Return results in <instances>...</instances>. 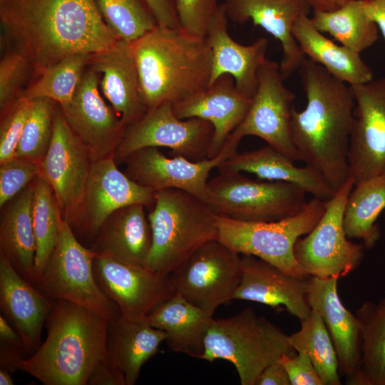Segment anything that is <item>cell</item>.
Returning a JSON list of instances; mask_svg holds the SVG:
<instances>
[{
    "instance_id": "obj_38",
    "label": "cell",
    "mask_w": 385,
    "mask_h": 385,
    "mask_svg": "<svg viewBox=\"0 0 385 385\" xmlns=\"http://www.w3.org/2000/svg\"><path fill=\"white\" fill-rule=\"evenodd\" d=\"M89 57L76 54L46 68L17 98L29 101L46 98L57 102L61 107L66 106L72 100Z\"/></svg>"
},
{
    "instance_id": "obj_52",
    "label": "cell",
    "mask_w": 385,
    "mask_h": 385,
    "mask_svg": "<svg viewBox=\"0 0 385 385\" xmlns=\"http://www.w3.org/2000/svg\"><path fill=\"white\" fill-rule=\"evenodd\" d=\"M349 1L351 0H309L314 9L326 11L336 9Z\"/></svg>"
},
{
    "instance_id": "obj_24",
    "label": "cell",
    "mask_w": 385,
    "mask_h": 385,
    "mask_svg": "<svg viewBox=\"0 0 385 385\" xmlns=\"http://www.w3.org/2000/svg\"><path fill=\"white\" fill-rule=\"evenodd\" d=\"M228 17L223 4L218 5L208 25L205 39L212 56L210 85L224 74L230 75L241 93L252 98L258 71L267 59L269 41L259 38L250 45L235 41L228 32Z\"/></svg>"
},
{
    "instance_id": "obj_26",
    "label": "cell",
    "mask_w": 385,
    "mask_h": 385,
    "mask_svg": "<svg viewBox=\"0 0 385 385\" xmlns=\"http://www.w3.org/2000/svg\"><path fill=\"white\" fill-rule=\"evenodd\" d=\"M87 67L101 75V90L125 126L145 113L140 96L139 77L130 43L117 40L90 55Z\"/></svg>"
},
{
    "instance_id": "obj_35",
    "label": "cell",
    "mask_w": 385,
    "mask_h": 385,
    "mask_svg": "<svg viewBox=\"0 0 385 385\" xmlns=\"http://www.w3.org/2000/svg\"><path fill=\"white\" fill-rule=\"evenodd\" d=\"M355 315L361 334V361L355 385H385V294L366 301Z\"/></svg>"
},
{
    "instance_id": "obj_20",
    "label": "cell",
    "mask_w": 385,
    "mask_h": 385,
    "mask_svg": "<svg viewBox=\"0 0 385 385\" xmlns=\"http://www.w3.org/2000/svg\"><path fill=\"white\" fill-rule=\"evenodd\" d=\"M309 278L289 274L252 255L241 257V278L233 299L264 304L272 308L284 307L300 322L309 317Z\"/></svg>"
},
{
    "instance_id": "obj_44",
    "label": "cell",
    "mask_w": 385,
    "mask_h": 385,
    "mask_svg": "<svg viewBox=\"0 0 385 385\" xmlns=\"http://www.w3.org/2000/svg\"><path fill=\"white\" fill-rule=\"evenodd\" d=\"M218 5L217 0H175L180 28L192 36L205 38Z\"/></svg>"
},
{
    "instance_id": "obj_14",
    "label": "cell",
    "mask_w": 385,
    "mask_h": 385,
    "mask_svg": "<svg viewBox=\"0 0 385 385\" xmlns=\"http://www.w3.org/2000/svg\"><path fill=\"white\" fill-rule=\"evenodd\" d=\"M279 65L266 59L257 74V87L249 111L230 135L241 141L253 135L263 139L293 162L301 160L291 135L292 103L294 93L284 84Z\"/></svg>"
},
{
    "instance_id": "obj_17",
    "label": "cell",
    "mask_w": 385,
    "mask_h": 385,
    "mask_svg": "<svg viewBox=\"0 0 385 385\" xmlns=\"http://www.w3.org/2000/svg\"><path fill=\"white\" fill-rule=\"evenodd\" d=\"M96 282L103 293L119 308L121 317L141 320L159 304L174 294L169 275L144 266L96 253L93 262Z\"/></svg>"
},
{
    "instance_id": "obj_10",
    "label": "cell",
    "mask_w": 385,
    "mask_h": 385,
    "mask_svg": "<svg viewBox=\"0 0 385 385\" xmlns=\"http://www.w3.org/2000/svg\"><path fill=\"white\" fill-rule=\"evenodd\" d=\"M354 186V180L349 177L327 201L325 211L316 226L296 241L295 258L308 276L339 279L351 272L361 262L363 244L349 240L344 227L345 205Z\"/></svg>"
},
{
    "instance_id": "obj_13",
    "label": "cell",
    "mask_w": 385,
    "mask_h": 385,
    "mask_svg": "<svg viewBox=\"0 0 385 385\" xmlns=\"http://www.w3.org/2000/svg\"><path fill=\"white\" fill-rule=\"evenodd\" d=\"M92 160L68 125L62 110L55 111L53 136L39 163V175L52 188L61 216L73 231L79 226L86 185Z\"/></svg>"
},
{
    "instance_id": "obj_42",
    "label": "cell",
    "mask_w": 385,
    "mask_h": 385,
    "mask_svg": "<svg viewBox=\"0 0 385 385\" xmlns=\"http://www.w3.org/2000/svg\"><path fill=\"white\" fill-rule=\"evenodd\" d=\"M33 106V101L17 98L1 113L0 163L16 156V150Z\"/></svg>"
},
{
    "instance_id": "obj_2",
    "label": "cell",
    "mask_w": 385,
    "mask_h": 385,
    "mask_svg": "<svg viewBox=\"0 0 385 385\" xmlns=\"http://www.w3.org/2000/svg\"><path fill=\"white\" fill-rule=\"evenodd\" d=\"M307 104L291 113V135L301 160L336 191L350 177L348 162L355 100L351 86L306 58L299 68Z\"/></svg>"
},
{
    "instance_id": "obj_36",
    "label": "cell",
    "mask_w": 385,
    "mask_h": 385,
    "mask_svg": "<svg viewBox=\"0 0 385 385\" xmlns=\"http://www.w3.org/2000/svg\"><path fill=\"white\" fill-rule=\"evenodd\" d=\"M296 352L312 361L324 385H341L339 366L334 345L320 314L314 309L301 321L300 329L289 335Z\"/></svg>"
},
{
    "instance_id": "obj_19",
    "label": "cell",
    "mask_w": 385,
    "mask_h": 385,
    "mask_svg": "<svg viewBox=\"0 0 385 385\" xmlns=\"http://www.w3.org/2000/svg\"><path fill=\"white\" fill-rule=\"evenodd\" d=\"M156 192L123 173L113 156L91 163L78 230L96 237L106 220L116 210L134 204L153 207Z\"/></svg>"
},
{
    "instance_id": "obj_34",
    "label": "cell",
    "mask_w": 385,
    "mask_h": 385,
    "mask_svg": "<svg viewBox=\"0 0 385 385\" xmlns=\"http://www.w3.org/2000/svg\"><path fill=\"white\" fill-rule=\"evenodd\" d=\"M312 20L319 31L359 53L379 38V28L366 11L365 0H351L330 11L314 9Z\"/></svg>"
},
{
    "instance_id": "obj_46",
    "label": "cell",
    "mask_w": 385,
    "mask_h": 385,
    "mask_svg": "<svg viewBox=\"0 0 385 385\" xmlns=\"http://www.w3.org/2000/svg\"><path fill=\"white\" fill-rule=\"evenodd\" d=\"M153 14L158 26L180 28L176 13L175 0H144Z\"/></svg>"
},
{
    "instance_id": "obj_28",
    "label": "cell",
    "mask_w": 385,
    "mask_h": 385,
    "mask_svg": "<svg viewBox=\"0 0 385 385\" xmlns=\"http://www.w3.org/2000/svg\"><path fill=\"white\" fill-rule=\"evenodd\" d=\"M145 207L134 204L114 212L95 237L92 250L145 267L152 245V232Z\"/></svg>"
},
{
    "instance_id": "obj_23",
    "label": "cell",
    "mask_w": 385,
    "mask_h": 385,
    "mask_svg": "<svg viewBox=\"0 0 385 385\" xmlns=\"http://www.w3.org/2000/svg\"><path fill=\"white\" fill-rule=\"evenodd\" d=\"M251 103V98L237 90L234 78L224 74L207 88L173 104V108L180 119L199 118L212 123L214 135L207 158H212L242 122Z\"/></svg>"
},
{
    "instance_id": "obj_31",
    "label": "cell",
    "mask_w": 385,
    "mask_h": 385,
    "mask_svg": "<svg viewBox=\"0 0 385 385\" xmlns=\"http://www.w3.org/2000/svg\"><path fill=\"white\" fill-rule=\"evenodd\" d=\"M292 34L302 53L337 79L349 86L366 83L374 79L372 69L359 53L337 45L324 36L308 14L301 16L296 21Z\"/></svg>"
},
{
    "instance_id": "obj_39",
    "label": "cell",
    "mask_w": 385,
    "mask_h": 385,
    "mask_svg": "<svg viewBox=\"0 0 385 385\" xmlns=\"http://www.w3.org/2000/svg\"><path fill=\"white\" fill-rule=\"evenodd\" d=\"M106 24L118 40L133 43L158 24L144 0H96Z\"/></svg>"
},
{
    "instance_id": "obj_6",
    "label": "cell",
    "mask_w": 385,
    "mask_h": 385,
    "mask_svg": "<svg viewBox=\"0 0 385 385\" xmlns=\"http://www.w3.org/2000/svg\"><path fill=\"white\" fill-rule=\"evenodd\" d=\"M296 353L289 335L251 307L225 319H213L198 359L230 361L242 385H256L262 371L282 355Z\"/></svg>"
},
{
    "instance_id": "obj_9",
    "label": "cell",
    "mask_w": 385,
    "mask_h": 385,
    "mask_svg": "<svg viewBox=\"0 0 385 385\" xmlns=\"http://www.w3.org/2000/svg\"><path fill=\"white\" fill-rule=\"evenodd\" d=\"M207 204L217 215L245 222H273L295 215L306 192L291 183L252 180L241 172L220 173L208 180Z\"/></svg>"
},
{
    "instance_id": "obj_18",
    "label": "cell",
    "mask_w": 385,
    "mask_h": 385,
    "mask_svg": "<svg viewBox=\"0 0 385 385\" xmlns=\"http://www.w3.org/2000/svg\"><path fill=\"white\" fill-rule=\"evenodd\" d=\"M99 75L86 67L72 100L61 107L68 125L96 161L113 156L125 130V125L99 91Z\"/></svg>"
},
{
    "instance_id": "obj_21",
    "label": "cell",
    "mask_w": 385,
    "mask_h": 385,
    "mask_svg": "<svg viewBox=\"0 0 385 385\" xmlns=\"http://www.w3.org/2000/svg\"><path fill=\"white\" fill-rule=\"evenodd\" d=\"M222 4L229 19L240 24L251 21L280 42L279 70L284 80L299 70L306 57L292 34V27L301 16L308 14L309 0H225Z\"/></svg>"
},
{
    "instance_id": "obj_40",
    "label": "cell",
    "mask_w": 385,
    "mask_h": 385,
    "mask_svg": "<svg viewBox=\"0 0 385 385\" xmlns=\"http://www.w3.org/2000/svg\"><path fill=\"white\" fill-rule=\"evenodd\" d=\"M33 106L19 142L16 156L38 164L46 155L53 136L55 108L53 101L42 98Z\"/></svg>"
},
{
    "instance_id": "obj_43",
    "label": "cell",
    "mask_w": 385,
    "mask_h": 385,
    "mask_svg": "<svg viewBox=\"0 0 385 385\" xmlns=\"http://www.w3.org/2000/svg\"><path fill=\"white\" fill-rule=\"evenodd\" d=\"M39 170V164L17 156L0 163V207L32 183Z\"/></svg>"
},
{
    "instance_id": "obj_45",
    "label": "cell",
    "mask_w": 385,
    "mask_h": 385,
    "mask_svg": "<svg viewBox=\"0 0 385 385\" xmlns=\"http://www.w3.org/2000/svg\"><path fill=\"white\" fill-rule=\"evenodd\" d=\"M278 360L285 368L291 385H324L312 361L305 354H283Z\"/></svg>"
},
{
    "instance_id": "obj_50",
    "label": "cell",
    "mask_w": 385,
    "mask_h": 385,
    "mask_svg": "<svg viewBox=\"0 0 385 385\" xmlns=\"http://www.w3.org/2000/svg\"><path fill=\"white\" fill-rule=\"evenodd\" d=\"M366 11L376 23L385 39V0L366 1Z\"/></svg>"
},
{
    "instance_id": "obj_8",
    "label": "cell",
    "mask_w": 385,
    "mask_h": 385,
    "mask_svg": "<svg viewBox=\"0 0 385 385\" xmlns=\"http://www.w3.org/2000/svg\"><path fill=\"white\" fill-rule=\"evenodd\" d=\"M96 255L79 242L62 217L56 247L35 285L54 301L71 302L112 322L121 314L96 282L93 270Z\"/></svg>"
},
{
    "instance_id": "obj_48",
    "label": "cell",
    "mask_w": 385,
    "mask_h": 385,
    "mask_svg": "<svg viewBox=\"0 0 385 385\" xmlns=\"http://www.w3.org/2000/svg\"><path fill=\"white\" fill-rule=\"evenodd\" d=\"M25 354L22 346L0 344V369L11 374L19 370L21 362L25 359Z\"/></svg>"
},
{
    "instance_id": "obj_33",
    "label": "cell",
    "mask_w": 385,
    "mask_h": 385,
    "mask_svg": "<svg viewBox=\"0 0 385 385\" xmlns=\"http://www.w3.org/2000/svg\"><path fill=\"white\" fill-rule=\"evenodd\" d=\"M385 210V175L362 181L351 190L345 205L344 227L349 239L362 241L372 248L381 236L376 221Z\"/></svg>"
},
{
    "instance_id": "obj_51",
    "label": "cell",
    "mask_w": 385,
    "mask_h": 385,
    "mask_svg": "<svg viewBox=\"0 0 385 385\" xmlns=\"http://www.w3.org/2000/svg\"><path fill=\"white\" fill-rule=\"evenodd\" d=\"M0 344L24 347L19 334L2 314H0Z\"/></svg>"
},
{
    "instance_id": "obj_22",
    "label": "cell",
    "mask_w": 385,
    "mask_h": 385,
    "mask_svg": "<svg viewBox=\"0 0 385 385\" xmlns=\"http://www.w3.org/2000/svg\"><path fill=\"white\" fill-rule=\"evenodd\" d=\"M337 277L309 279L308 300L322 317L334 345L339 371L346 384L355 385L361 361V334L359 321L341 301Z\"/></svg>"
},
{
    "instance_id": "obj_30",
    "label": "cell",
    "mask_w": 385,
    "mask_h": 385,
    "mask_svg": "<svg viewBox=\"0 0 385 385\" xmlns=\"http://www.w3.org/2000/svg\"><path fill=\"white\" fill-rule=\"evenodd\" d=\"M166 338L164 331L150 326L145 318L130 320L120 316L109 322L106 359L124 373L126 385H134L143 364Z\"/></svg>"
},
{
    "instance_id": "obj_1",
    "label": "cell",
    "mask_w": 385,
    "mask_h": 385,
    "mask_svg": "<svg viewBox=\"0 0 385 385\" xmlns=\"http://www.w3.org/2000/svg\"><path fill=\"white\" fill-rule=\"evenodd\" d=\"M1 45L26 57L36 78L62 59L106 49L118 39L96 0H0Z\"/></svg>"
},
{
    "instance_id": "obj_3",
    "label": "cell",
    "mask_w": 385,
    "mask_h": 385,
    "mask_svg": "<svg viewBox=\"0 0 385 385\" xmlns=\"http://www.w3.org/2000/svg\"><path fill=\"white\" fill-rule=\"evenodd\" d=\"M46 337L19 370L45 385H86L107 357L109 322L65 300H56L46 319Z\"/></svg>"
},
{
    "instance_id": "obj_16",
    "label": "cell",
    "mask_w": 385,
    "mask_h": 385,
    "mask_svg": "<svg viewBox=\"0 0 385 385\" xmlns=\"http://www.w3.org/2000/svg\"><path fill=\"white\" fill-rule=\"evenodd\" d=\"M350 86L355 105L348 162L356 185L385 175V75Z\"/></svg>"
},
{
    "instance_id": "obj_25",
    "label": "cell",
    "mask_w": 385,
    "mask_h": 385,
    "mask_svg": "<svg viewBox=\"0 0 385 385\" xmlns=\"http://www.w3.org/2000/svg\"><path fill=\"white\" fill-rule=\"evenodd\" d=\"M56 301L23 277L0 253V307L23 342L26 354L41 345V333Z\"/></svg>"
},
{
    "instance_id": "obj_47",
    "label": "cell",
    "mask_w": 385,
    "mask_h": 385,
    "mask_svg": "<svg viewBox=\"0 0 385 385\" xmlns=\"http://www.w3.org/2000/svg\"><path fill=\"white\" fill-rule=\"evenodd\" d=\"M88 385H126L124 373L109 362L107 359L94 369Z\"/></svg>"
},
{
    "instance_id": "obj_29",
    "label": "cell",
    "mask_w": 385,
    "mask_h": 385,
    "mask_svg": "<svg viewBox=\"0 0 385 385\" xmlns=\"http://www.w3.org/2000/svg\"><path fill=\"white\" fill-rule=\"evenodd\" d=\"M148 323L166 333L169 348L175 352L199 358L213 320L212 314L174 293L146 317Z\"/></svg>"
},
{
    "instance_id": "obj_37",
    "label": "cell",
    "mask_w": 385,
    "mask_h": 385,
    "mask_svg": "<svg viewBox=\"0 0 385 385\" xmlns=\"http://www.w3.org/2000/svg\"><path fill=\"white\" fill-rule=\"evenodd\" d=\"M32 217L36 245L33 274L35 284L56 247L62 218L51 187L40 176L34 180Z\"/></svg>"
},
{
    "instance_id": "obj_49",
    "label": "cell",
    "mask_w": 385,
    "mask_h": 385,
    "mask_svg": "<svg viewBox=\"0 0 385 385\" xmlns=\"http://www.w3.org/2000/svg\"><path fill=\"white\" fill-rule=\"evenodd\" d=\"M256 385H291V384L285 368L277 359L262 371Z\"/></svg>"
},
{
    "instance_id": "obj_27",
    "label": "cell",
    "mask_w": 385,
    "mask_h": 385,
    "mask_svg": "<svg viewBox=\"0 0 385 385\" xmlns=\"http://www.w3.org/2000/svg\"><path fill=\"white\" fill-rule=\"evenodd\" d=\"M217 168L220 173L247 172L255 174L260 180L291 183L313 197L325 201L336 192L317 171L307 165L297 167L294 162L269 145L254 150L237 152Z\"/></svg>"
},
{
    "instance_id": "obj_4",
    "label": "cell",
    "mask_w": 385,
    "mask_h": 385,
    "mask_svg": "<svg viewBox=\"0 0 385 385\" xmlns=\"http://www.w3.org/2000/svg\"><path fill=\"white\" fill-rule=\"evenodd\" d=\"M130 43L146 111L176 103L209 86L212 56L205 38L157 26Z\"/></svg>"
},
{
    "instance_id": "obj_5",
    "label": "cell",
    "mask_w": 385,
    "mask_h": 385,
    "mask_svg": "<svg viewBox=\"0 0 385 385\" xmlns=\"http://www.w3.org/2000/svg\"><path fill=\"white\" fill-rule=\"evenodd\" d=\"M152 245L145 267L168 276L198 248L217 240L215 214L208 204L182 190L156 192L148 215Z\"/></svg>"
},
{
    "instance_id": "obj_12",
    "label": "cell",
    "mask_w": 385,
    "mask_h": 385,
    "mask_svg": "<svg viewBox=\"0 0 385 385\" xmlns=\"http://www.w3.org/2000/svg\"><path fill=\"white\" fill-rule=\"evenodd\" d=\"M174 293L213 315L233 299L241 278V257L217 240L198 248L169 275Z\"/></svg>"
},
{
    "instance_id": "obj_41",
    "label": "cell",
    "mask_w": 385,
    "mask_h": 385,
    "mask_svg": "<svg viewBox=\"0 0 385 385\" xmlns=\"http://www.w3.org/2000/svg\"><path fill=\"white\" fill-rule=\"evenodd\" d=\"M34 74L29 61L21 53L4 49L0 61V111H4L18 97L28 77Z\"/></svg>"
},
{
    "instance_id": "obj_11",
    "label": "cell",
    "mask_w": 385,
    "mask_h": 385,
    "mask_svg": "<svg viewBox=\"0 0 385 385\" xmlns=\"http://www.w3.org/2000/svg\"><path fill=\"white\" fill-rule=\"evenodd\" d=\"M214 135L211 123L199 118H178L171 103L146 111L135 123L125 126L113 157L124 161L133 152L145 148L165 147L172 156L192 161L207 158Z\"/></svg>"
},
{
    "instance_id": "obj_53",
    "label": "cell",
    "mask_w": 385,
    "mask_h": 385,
    "mask_svg": "<svg viewBox=\"0 0 385 385\" xmlns=\"http://www.w3.org/2000/svg\"><path fill=\"white\" fill-rule=\"evenodd\" d=\"M14 380L11 375V373L4 370L0 369V384L1 385H13Z\"/></svg>"
},
{
    "instance_id": "obj_15",
    "label": "cell",
    "mask_w": 385,
    "mask_h": 385,
    "mask_svg": "<svg viewBox=\"0 0 385 385\" xmlns=\"http://www.w3.org/2000/svg\"><path fill=\"white\" fill-rule=\"evenodd\" d=\"M240 143L229 135L217 155L199 161L182 155L168 158L158 148H142L124 160L125 174L155 192L167 188L179 189L207 202L210 172L237 153Z\"/></svg>"
},
{
    "instance_id": "obj_7",
    "label": "cell",
    "mask_w": 385,
    "mask_h": 385,
    "mask_svg": "<svg viewBox=\"0 0 385 385\" xmlns=\"http://www.w3.org/2000/svg\"><path fill=\"white\" fill-rule=\"evenodd\" d=\"M326 203L313 197L295 215L273 222H245L215 215L217 240L239 255L257 257L295 277H309L295 258L294 245L316 226Z\"/></svg>"
},
{
    "instance_id": "obj_32",
    "label": "cell",
    "mask_w": 385,
    "mask_h": 385,
    "mask_svg": "<svg viewBox=\"0 0 385 385\" xmlns=\"http://www.w3.org/2000/svg\"><path fill=\"white\" fill-rule=\"evenodd\" d=\"M34 180L2 207L0 253L26 279L33 283L36 250L32 207Z\"/></svg>"
}]
</instances>
